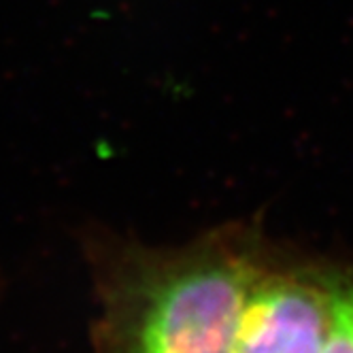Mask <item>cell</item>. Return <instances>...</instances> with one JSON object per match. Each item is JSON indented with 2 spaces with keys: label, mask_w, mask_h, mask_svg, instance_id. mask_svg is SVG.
Returning a JSON list of instances; mask_svg holds the SVG:
<instances>
[{
  "label": "cell",
  "mask_w": 353,
  "mask_h": 353,
  "mask_svg": "<svg viewBox=\"0 0 353 353\" xmlns=\"http://www.w3.org/2000/svg\"><path fill=\"white\" fill-rule=\"evenodd\" d=\"M256 272L228 256L194 258L158 274L130 325L128 353H236Z\"/></svg>",
  "instance_id": "cell-1"
},
{
  "label": "cell",
  "mask_w": 353,
  "mask_h": 353,
  "mask_svg": "<svg viewBox=\"0 0 353 353\" xmlns=\"http://www.w3.org/2000/svg\"><path fill=\"white\" fill-rule=\"evenodd\" d=\"M332 323V285L288 274L256 276L236 353H321Z\"/></svg>",
  "instance_id": "cell-2"
},
{
  "label": "cell",
  "mask_w": 353,
  "mask_h": 353,
  "mask_svg": "<svg viewBox=\"0 0 353 353\" xmlns=\"http://www.w3.org/2000/svg\"><path fill=\"white\" fill-rule=\"evenodd\" d=\"M321 353H353V285H332V323Z\"/></svg>",
  "instance_id": "cell-3"
}]
</instances>
